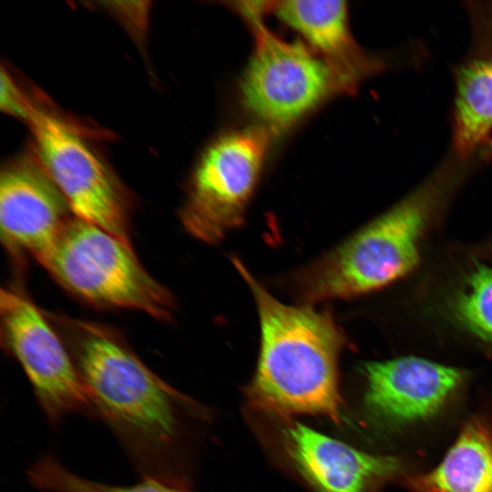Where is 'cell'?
Listing matches in <instances>:
<instances>
[{
  "label": "cell",
  "mask_w": 492,
  "mask_h": 492,
  "mask_svg": "<svg viewBox=\"0 0 492 492\" xmlns=\"http://www.w3.org/2000/svg\"><path fill=\"white\" fill-rule=\"evenodd\" d=\"M93 407L143 478L190 487L210 413L153 373L107 324L46 313Z\"/></svg>",
  "instance_id": "cell-1"
},
{
  "label": "cell",
  "mask_w": 492,
  "mask_h": 492,
  "mask_svg": "<svg viewBox=\"0 0 492 492\" xmlns=\"http://www.w3.org/2000/svg\"><path fill=\"white\" fill-rule=\"evenodd\" d=\"M481 164L479 158L464 159L448 150L405 196L300 272L303 301L357 296L413 272L430 232Z\"/></svg>",
  "instance_id": "cell-2"
},
{
  "label": "cell",
  "mask_w": 492,
  "mask_h": 492,
  "mask_svg": "<svg viewBox=\"0 0 492 492\" xmlns=\"http://www.w3.org/2000/svg\"><path fill=\"white\" fill-rule=\"evenodd\" d=\"M232 262L255 300L261 347L244 395L249 412L343 420L338 359L343 335L328 313L274 298L238 259Z\"/></svg>",
  "instance_id": "cell-3"
},
{
  "label": "cell",
  "mask_w": 492,
  "mask_h": 492,
  "mask_svg": "<svg viewBox=\"0 0 492 492\" xmlns=\"http://www.w3.org/2000/svg\"><path fill=\"white\" fill-rule=\"evenodd\" d=\"M39 263L88 304L135 309L160 321L171 318V293L145 270L131 243L76 216Z\"/></svg>",
  "instance_id": "cell-4"
},
{
  "label": "cell",
  "mask_w": 492,
  "mask_h": 492,
  "mask_svg": "<svg viewBox=\"0 0 492 492\" xmlns=\"http://www.w3.org/2000/svg\"><path fill=\"white\" fill-rule=\"evenodd\" d=\"M270 2H239L254 49L241 84L242 103L270 133L285 130L330 95L342 92L330 66L300 42H287L264 25Z\"/></svg>",
  "instance_id": "cell-5"
},
{
  "label": "cell",
  "mask_w": 492,
  "mask_h": 492,
  "mask_svg": "<svg viewBox=\"0 0 492 492\" xmlns=\"http://www.w3.org/2000/svg\"><path fill=\"white\" fill-rule=\"evenodd\" d=\"M250 415L269 449L313 492H383L412 473L401 456L359 449L295 417Z\"/></svg>",
  "instance_id": "cell-6"
},
{
  "label": "cell",
  "mask_w": 492,
  "mask_h": 492,
  "mask_svg": "<svg viewBox=\"0 0 492 492\" xmlns=\"http://www.w3.org/2000/svg\"><path fill=\"white\" fill-rule=\"evenodd\" d=\"M360 373L361 419L386 436L437 422L456 406L469 382L466 370L418 356L365 362Z\"/></svg>",
  "instance_id": "cell-7"
},
{
  "label": "cell",
  "mask_w": 492,
  "mask_h": 492,
  "mask_svg": "<svg viewBox=\"0 0 492 492\" xmlns=\"http://www.w3.org/2000/svg\"><path fill=\"white\" fill-rule=\"evenodd\" d=\"M269 141L270 132L261 126L227 133L206 149L180 210L190 234L215 243L241 225Z\"/></svg>",
  "instance_id": "cell-8"
},
{
  "label": "cell",
  "mask_w": 492,
  "mask_h": 492,
  "mask_svg": "<svg viewBox=\"0 0 492 492\" xmlns=\"http://www.w3.org/2000/svg\"><path fill=\"white\" fill-rule=\"evenodd\" d=\"M1 343L21 365L44 415L57 425L68 415H96L71 355L46 313L21 290L0 293Z\"/></svg>",
  "instance_id": "cell-9"
},
{
  "label": "cell",
  "mask_w": 492,
  "mask_h": 492,
  "mask_svg": "<svg viewBox=\"0 0 492 492\" xmlns=\"http://www.w3.org/2000/svg\"><path fill=\"white\" fill-rule=\"evenodd\" d=\"M26 120L74 215L131 243L127 198L99 159L61 120L30 102Z\"/></svg>",
  "instance_id": "cell-10"
},
{
  "label": "cell",
  "mask_w": 492,
  "mask_h": 492,
  "mask_svg": "<svg viewBox=\"0 0 492 492\" xmlns=\"http://www.w3.org/2000/svg\"><path fill=\"white\" fill-rule=\"evenodd\" d=\"M69 210L48 173L40 169L17 163L2 172L1 240L18 263L26 257L40 262L72 218Z\"/></svg>",
  "instance_id": "cell-11"
},
{
  "label": "cell",
  "mask_w": 492,
  "mask_h": 492,
  "mask_svg": "<svg viewBox=\"0 0 492 492\" xmlns=\"http://www.w3.org/2000/svg\"><path fill=\"white\" fill-rule=\"evenodd\" d=\"M464 7L470 42L453 69L449 150L472 159L492 136V1H466Z\"/></svg>",
  "instance_id": "cell-12"
},
{
  "label": "cell",
  "mask_w": 492,
  "mask_h": 492,
  "mask_svg": "<svg viewBox=\"0 0 492 492\" xmlns=\"http://www.w3.org/2000/svg\"><path fill=\"white\" fill-rule=\"evenodd\" d=\"M271 10L320 53L343 93L354 92L364 80L387 67L384 60L364 51L354 41L344 1H279L272 2Z\"/></svg>",
  "instance_id": "cell-13"
},
{
  "label": "cell",
  "mask_w": 492,
  "mask_h": 492,
  "mask_svg": "<svg viewBox=\"0 0 492 492\" xmlns=\"http://www.w3.org/2000/svg\"><path fill=\"white\" fill-rule=\"evenodd\" d=\"M401 484L412 492H492V409L468 416L437 465Z\"/></svg>",
  "instance_id": "cell-14"
},
{
  "label": "cell",
  "mask_w": 492,
  "mask_h": 492,
  "mask_svg": "<svg viewBox=\"0 0 492 492\" xmlns=\"http://www.w3.org/2000/svg\"><path fill=\"white\" fill-rule=\"evenodd\" d=\"M445 313L461 331L492 350V268L473 261L445 298Z\"/></svg>",
  "instance_id": "cell-15"
},
{
  "label": "cell",
  "mask_w": 492,
  "mask_h": 492,
  "mask_svg": "<svg viewBox=\"0 0 492 492\" xmlns=\"http://www.w3.org/2000/svg\"><path fill=\"white\" fill-rule=\"evenodd\" d=\"M30 484L50 492H192L190 487L143 478L131 486H113L79 477L66 468L55 456L46 454L27 469Z\"/></svg>",
  "instance_id": "cell-16"
},
{
  "label": "cell",
  "mask_w": 492,
  "mask_h": 492,
  "mask_svg": "<svg viewBox=\"0 0 492 492\" xmlns=\"http://www.w3.org/2000/svg\"><path fill=\"white\" fill-rule=\"evenodd\" d=\"M27 98L21 93L10 75L4 68L1 72V109L6 113L26 118Z\"/></svg>",
  "instance_id": "cell-17"
},
{
  "label": "cell",
  "mask_w": 492,
  "mask_h": 492,
  "mask_svg": "<svg viewBox=\"0 0 492 492\" xmlns=\"http://www.w3.org/2000/svg\"><path fill=\"white\" fill-rule=\"evenodd\" d=\"M479 158L483 163L492 161V136L486 148L479 154Z\"/></svg>",
  "instance_id": "cell-18"
}]
</instances>
